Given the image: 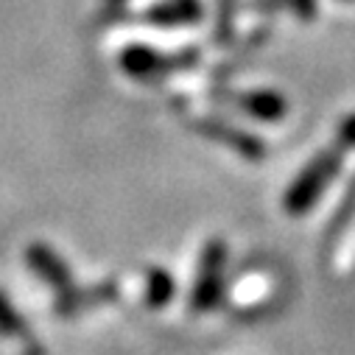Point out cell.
<instances>
[{
  "label": "cell",
  "instance_id": "cell-1",
  "mask_svg": "<svg viewBox=\"0 0 355 355\" xmlns=\"http://www.w3.org/2000/svg\"><path fill=\"white\" fill-rule=\"evenodd\" d=\"M336 168H338V151L336 148L316 154L305 165V171L294 180V185L288 188V193H286V213L288 216L308 213L313 207V202L322 196V191L327 188V182H330V176L336 173Z\"/></svg>",
  "mask_w": 355,
  "mask_h": 355
},
{
  "label": "cell",
  "instance_id": "cell-2",
  "mask_svg": "<svg viewBox=\"0 0 355 355\" xmlns=\"http://www.w3.org/2000/svg\"><path fill=\"white\" fill-rule=\"evenodd\" d=\"M224 257H227V246L224 241H210L205 243L202 252V263H199V277L193 286V297H191V308L196 313L213 311L221 300V269H224Z\"/></svg>",
  "mask_w": 355,
  "mask_h": 355
},
{
  "label": "cell",
  "instance_id": "cell-3",
  "mask_svg": "<svg viewBox=\"0 0 355 355\" xmlns=\"http://www.w3.org/2000/svg\"><path fill=\"white\" fill-rule=\"evenodd\" d=\"M185 62H188V56H173V59L171 56H159L146 45H129L121 53V67L132 78H154V76L168 73L171 67H180Z\"/></svg>",
  "mask_w": 355,
  "mask_h": 355
},
{
  "label": "cell",
  "instance_id": "cell-4",
  "mask_svg": "<svg viewBox=\"0 0 355 355\" xmlns=\"http://www.w3.org/2000/svg\"><path fill=\"white\" fill-rule=\"evenodd\" d=\"M26 260L31 263V269L53 288L59 291H70V269L64 266V260L45 243H31L26 249Z\"/></svg>",
  "mask_w": 355,
  "mask_h": 355
},
{
  "label": "cell",
  "instance_id": "cell-5",
  "mask_svg": "<svg viewBox=\"0 0 355 355\" xmlns=\"http://www.w3.org/2000/svg\"><path fill=\"white\" fill-rule=\"evenodd\" d=\"M199 132H205L207 137H213V140L230 146V148L238 151L241 157L260 159V157L266 154V148H263V143H260L257 137H252V135H246V132H241V129L224 126V123H218V121H202V123H199Z\"/></svg>",
  "mask_w": 355,
  "mask_h": 355
},
{
  "label": "cell",
  "instance_id": "cell-6",
  "mask_svg": "<svg viewBox=\"0 0 355 355\" xmlns=\"http://www.w3.org/2000/svg\"><path fill=\"white\" fill-rule=\"evenodd\" d=\"M199 17H202L199 0H165V3H157L148 12V20L157 26H188L196 23Z\"/></svg>",
  "mask_w": 355,
  "mask_h": 355
},
{
  "label": "cell",
  "instance_id": "cell-7",
  "mask_svg": "<svg viewBox=\"0 0 355 355\" xmlns=\"http://www.w3.org/2000/svg\"><path fill=\"white\" fill-rule=\"evenodd\" d=\"M238 104H241L249 115H254V118H260V121H283V115H286V101H283L277 93H272V90L243 93V96L238 98Z\"/></svg>",
  "mask_w": 355,
  "mask_h": 355
},
{
  "label": "cell",
  "instance_id": "cell-8",
  "mask_svg": "<svg viewBox=\"0 0 355 355\" xmlns=\"http://www.w3.org/2000/svg\"><path fill=\"white\" fill-rule=\"evenodd\" d=\"M107 300H115L112 286H101V288H90V291H62L56 308H59V313H76L84 305H96V302H107Z\"/></svg>",
  "mask_w": 355,
  "mask_h": 355
},
{
  "label": "cell",
  "instance_id": "cell-9",
  "mask_svg": "<svg viewBox=\"0 0 355 355\" xmlns=\"http://www.w3.org/2000/svg\"><path fill=\"white\" fill-rule=\"evenodd\" d=\"M173 297V280L165 269H151L146 277V300L148 308H165Z\"/></svg>",
  "mask_w": 355,
  "mask_h": 355
},
{
  "label": "cell",
  "instance_id": "cell-10",
  "mask_svg": "<svg viewBox=\"0 0 355 355\" xmlns=\"http://www.w3.org/2000/svg\"><path fill=\"white\" fill-rule=\"evenodd\" d=\"M0 336H6V338H26V336H28V338H31L26 322L20 319L17 308L6 300L3 291H0Z\"/></svg>",
  "mask_w": 355,
  "mask_h": 355
},
{
  "label": "cell",
  "instance_id": "cell-11",
  "mask_svg": "<svg viewBox=\"0 0 355 355\" xmlns=\"http://www.w3.org/2000/svg\"><path fill=\"white\" fill-rule=\"evenodd\" d=\"M352 213H355V182H352V188H349L347 196H344V207H341L338 216L333 218V230H341V227L352 218Z\"/></svg>",
  "mask_w": 355,
  "mask_h": 355
},
{
  "label": "cell",
  "instance_id": "cell-12",
  "mask_svg": "<svg viewBox=\"0 0 355 355\" xmlns=\"http://www.w3.org/2000/svg\"><path fill=\"white\" fill-rule=\"evenodd\" d=\"M291 6L302 20H311L316 15V0H291Z\"/></svg>",
  "mask_w": 355,
  "mask_h": 355
},
{
  "label": "cell",
  "instance_id": "cell-13",
  "mask_svg": "<svg viewBox=\"0 0 355 355\" xmlns=\"http://www.w3.org/2000/svg\"><path fill=\"white\" fill-rule=\"evenodd\" d=\"M341 146H355V115L341 123Z\"/></svg>",
  "mask_w": 355,
  "mask_h": 355
}]
</instances>
